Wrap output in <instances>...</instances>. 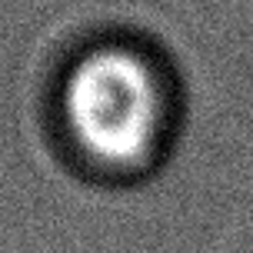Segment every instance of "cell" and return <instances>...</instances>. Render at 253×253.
<instances>
[{"mask_svg":"<svg viewBox=\"0 0 253 253\" xmlns=\"http://www.w3.org/2000/svg\"><path fill=\"white\" fill-rule=\"evenodd\" d=\"M60 117L84 160L103 170H137L164 140L167 90L143 53L97 47L70 63Z\"/></svg>","mask_w":253,"mask_h":253,"instance_id":"6da1fadb","label":"cell"}]
</instances>
